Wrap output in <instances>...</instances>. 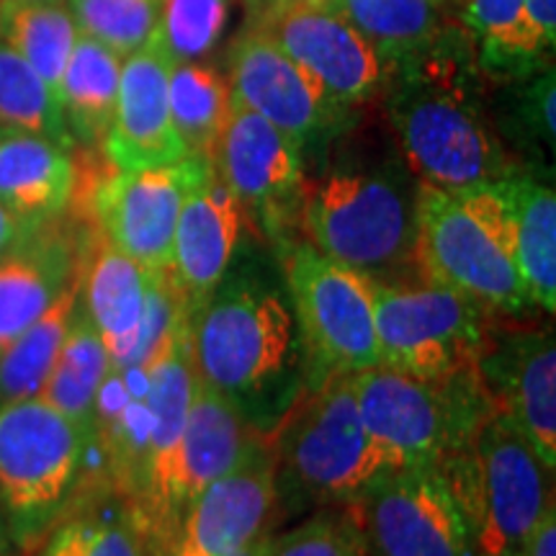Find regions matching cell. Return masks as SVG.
Returning <instances> with one entry per match:
<instances>
[{
  "label": "cell",
  "mask_w": 556,
  "mask_h": 556,
  "mask_svg": "<svg viewBox=\"0 0 556 556\" xmlns=\"http://www.w3.org/2000/svg\"><path fill=\"white\" fill-rule=\"evenodd\" d=\"M287 296L307 353L309 384L379 366L371 276L328 258L307 240L278 245ZM307 384V387H309Z\"/></svg>",
  "instance_id": "obj_9"
},
{
  "label": "cell",
  "mask_w": 556,
  "mask_h": 556,
  "mask_svg": "<svg viewBox=\"0 0 556 556\" xmlns=\"http://www.w3.org/2000/svg\"><path fill=\"white\" fill-rule=\"evenodd\" d=\"M78 34L73 13L62 0H0V39L37 70L58 99Z\"/></svg>",
  "instance_id": "obj_28"
},
{
  "label": "cell",
  "mask_w": 556,
  "mask_h": 556,
  "mask_svg": "<svg viewBox=\"0 0 556 556\" xmlns=\"http://www.w3.org/2000/svg\"><path fill=\"white\" fill-rule=\"evenodd\" d=\"M361 556H381L377 548L371 546V541H368L366 536H364V546H361Z\"/></svg>",
  "instance_id": "obj_44"
},
{
  "label": "cell",
  "mask_w": 556,
  "mask_h": 556,
  "mask_svg": "<svg viewBox=\"0 0 556 556\" xmlns=\"http://www.w3.org/2000/svg\"><path fill=\"white\" fill-rule=\"evenodd\" d=\"M492 405L510 417L546 469L556 467V348L552 330L486 332L477 361Z\"/></svg>",
  "instance_id": "obj_20"
},
{
  "label": "cell",
  "mask_w": 556,
  "mask_h": 556,
  "mask_svg": "<svg viewBox=\"0 0 556 556\" xmlns=\"http://www.w3.org/2000/svg\"><path fill=\"white\" fill-rule=\"evenodd\" d=\"M253 438L258 435L245 426L238 409L197 379L178 454L176 510L180 520L208 484L240 462Z\"/></svg>",
  "instance_id": "obj_25"
},
{
  "label": "cell",
  "mask_w": 556,
  "mask_h": 556,
  "mask_svg": "<svg viewBox=\"0 0 556 556\" xmlns=\"http://www.w3.org/2000/svg\"><path fill=\"white\" fill-rule=\"evenodd\" d=\"M353 507L381 556H475L469 528L438 464L389 471Z\"/></svg>",
  "instance_id": "obj_15"
},
{
  "label": "cell",
  "mask_w": 556,
  "mask_h": 556,
  "mask_svg": "<svg viewBox=\"0 0 556 556\" xmlns=\"http://www.w3.org/2000/svg\"><path fill=\"white\" fill-rule=\"evenodd\" d=\"M0 127L50 137L65 148L75 144L62 119V106L54 90L3 39H0Z\"/></svg>",
  "instance_id": "obj_32"
},
{
  "label": "cell",
  "mask_w": 556,
  "mask_h": 556,
  "mask_svg": "<svg viewBox=\"0 0 556 556\" xmlns=\"http://www.w3.org/2000/svg\"><path fill=\"white\" fill-rule=\"evenodd\" d=\"M336 9L394 62L451 29L448 0H336Z\"/></svg>",
  "instance_id": "obj_30"
},
{
  "label": "cell",
  "mask_w": 556,
  "mask_h": 556,
  "mask_svg": "<svg viewBox=\"0 0 556 556\" xmlns=\"http://www.w3.org/2000/svg\"><path fill=\"white\" fill-rule=\"evenodd\" d=\"M248 229L245 208L212 168L186 197L173 238L170 274L191 309L225 281Z\"/></svg>",
  "instance_id": "obj_22"
},
{
  "label": "cell",
  "mask_w": 556,
  "mask_h": 556,
  "mask_svg": "<svg viewBox=\"0 0 556 556\" xmlns=\"http://www.w3.org/2000/svg\"><path fill=\"white\" fill-rule=\"evenodd\" d=\"M111 371L106 345L93 328L86 309H75L73 323L62 340L58 361H54L50 377L41 387L39 397L58 407L62 415L88 428L93 435L96 400Z\"/></svg>",
  "instance_id": "obj_27"
},
{
  "label": "cell",
  "mask_w": 556,
  "mask_h": 556,
  "mask_svg": "<svg viewBox=\"0 0 556 556\" xmlns=\"http://www.w3.org/2000/svg\"><path fill=\"white\" fill-rule=\"evenodd\" d=\"M250 16H261L270 9H287V5H336V0H248Z\"/></svg>",
  "instance_id": "obj_41"
},
{
  "label": "cell",
  "mask_w": 556,
  "mask_h": 556,
  "mask_svg": "<svg viewBox=\"0 0 556 556\" xmlns=\"http://www.w3.org/2000/svg\"><path fill=\"white\" fill-rule=\"evenodd\" d=\"M122 60L101 41L78 34L62 73L60 106L70 137L83 148H101L106 139L119 93Z\"/></svg>",
  "instance_id": "obj_26"
},
{
  "label": "cell",
  "mask_w": 556,
  "mask_h": 556,
  "mask_svg": "<svg viewBox=\"0 0 556 556\" xmlns=\"http://www.w3.org/2000/svg\"><path fill=\"white\" fill-rule=\"evenodd\" d=\"M47 225V222H45ZM41 225L39 222H31L26 217H21V214L11 212L9 206L0 204V258H3L9 250H13L16 245H21L34 229H39Z\"/></svg>",
  "instance_id": "obj_39"
},
{
  "label": "cell",
  "mask_w": 556,
  "mask_h": 556,
  "mask_svg": "<svg viewBox=\"0 0 556 556\" xmlns=\"http://www.w3.org/2000/svg\"><path fill=\"white\" fill-rule=\"evenodd\" d=\"M212 168L245 208L255 235L276 245L291 240L307 180L302 144L232 99Z\"/></svg>",
  "instance_id": "obj_12"
},
{
  "label": "cell",
  "mask_w": 556,
  "mask_h": 556,
  "mask_svg": "<svg viewBox=\"0 0 556 556\" xmlns=\"http://www.w3.org/2000/svg\"><path fill=\"white\" fill-rule=\"evenodd\" d=\"M170 54L157 39L122 60L114 119L101 144L114 170L155 168L186 157L170 119Z\"/></svg>",
  "instance_id": "obj_21"
},
{
  "label": "cell",
  "mask_w": 556,
  "mask_h": 556,
  "mask_svg": "<svg viewBox=\"0 0 556 556\" xmlns=\"http://www.w3.org/2000/svg\"><path fill=\"white\" fill-rule=\"evenodd\" d=\"M516 266L533 304L556 309V193L526 170L451 191Z\"/></svg>",
  "instance_id": "obj_16"
},
{
  "label": "cell",
  "mask_w": 556,
  "mask_h": 556,
  "mask_svg": "<svg viewBox=\"0 0 556 556\" xmlns=\"http://www.w3.org/2000/svg\"><path fill=\"white\" fill-rule=\"evenodd\" d=\"M510 83L505 99V116L495 124L497 135H505L518 148L533 150L539 155L554 152V103H556V75L552 65L523 75Z\"/></svg>",
  "instance_id": "obj_35"
},
{
  "label": "cell",
  "mask_w": 556,
  "mask_h": 556,
  "mask_svg": "<svg viewBox=\"0 0 556 556\" xmlns=\"http://www.w3.org/2000/svg\"><path fill=\"white\" fill-rule=\"evenodd\" d=\"M351 384L368 435L394 469L441 464L492 409L479 371L426 381L371 366L351 374Z\"/></svg>",
  "instance_id": "obj_7"
},
{
  "label": "cell",
  "mask_w": 556,
  "mask_h": 556,
  "mask_svg": "<svg viewBox=\"0 0 556 556\" xmlns=\"http://www.w3.org/2000/svg\"><path fill=\"white\" fill-rule=\"evenodd\" d=\"M438 467L469 528L475 556H516L554 505V471L495 405Z\"/></svg>",
  "instance_id": "obj_3"
},
{
  "label": "cell",
  "mask_w": 556,
  "mask_h": 556,
  "mask_svg": "<svg viewBox=\"0 0 556 556\" xmlns=\"http://www.w3.org/2000/svg\"><path fill=\"white\" fill-rule=\"evenodd\" d=\"M235 0H163L155 39L173 62H201L225 37Z\"/></svg>",
  "instance_id": "obj_34"
},
{
  "label": "cell",
  "mask_w": 556,
  "mask_h": 556,
  "mask_svg": "<svg viewBox=\"0 0 556 556\" xmlns=\"http://www.w3.org/2000/svg\"><path fill=\"white\" fill-rule=\"evenodd\" d=\"M516 556H556V513L554 505L548 507L546 516L539 520V526L533 528V533L528 541L520 546Z\"/></svg>",
  "instance_id": "obj_40"
},
{
  "label": "cell",
  "mask_w": 556,
  "mask_h": 556,
  "mask_svg": "<svg viewBox=\"0 0 556 556\" xmlns=\"http://www.w3.org/2000/svg\"><path fill=\"white\" fill-rule=\"evenodd\" d=\"M276 45L315 75L340 109L361 106L384 88L389 62L336 5H287L253 16Z\"/></svg>",
  "instance_id": "obj_17"
},
{
  "label": "cell",
  "mask_w": 556,
  "mask_h": 556,
  "mask_svg": "<svg viewBox=\"0 0 556 556\" xmlns=\"http://www.w3.org/2000/svg\"><path fill=\"white\" fill-rule=\"evenodd\" d=\"M482 78L469 37L454 26L389 62L387 119L417 184L462 191L518 170L484 103Z\"/></svg>",
  "instance_id": "obj_1"
},
{
  "label": "cell",
  "mask_w": 556,
  "mask_h": 556,
  "mask_svg": "<svg viewBox=\"0 0 556 556\" xmlns=\"http://www.w3.org/2000/svg\"><path fill=\"white\" fill-rule=\"evenodd\" d=\"M274 435L276 467L317 503L356 505L394 471L361 420L351 374L312 381Z\"/></svg>",
  "instance_id": "obj_6"
},
{
  "label": "cell",
  "mask_w": 556,
  "mask_h": 556,
  "mask_svg": "<svg viewBox=\"0 0 556 556\" xmlns=\"http://www.w3.org/2000/svg\"><path fill=\"white\" fill-rule=\"evenodd\" d=\"M163 0H67L75 26L119 58L155 39Z\"/></svg>",
  "instance_id": "obj_33"
},
{
  "label": "cell",
  "mask_w": 556,
  "mask_h": 556,
  "mask_svg": "<svg viewBox=\"0 0 556 556\" xmlns=\"http://www.w3.org/2000/svg\"><path fill=\"white\" fill-rule=\"evenodd\" d=\"M11 552V536H9V523H5L3 510H0V556H9Z\"/></svg>",
  "instance_id": "obj_43"
},
{
  "label": "cell",
  "mask_w": 556,
  "mask_h": 556,
  "mask_svg": "<svg viewBox=\"0 0 556 556\" xmlns=\"http://www.w3.org/2000/svg\"><path fill=\"white\" fill-rule=\"evenodd\" d=\"M39 556H152L150 541L127 500L86 505L47 533Z\"/></svg>",
  "instance_id": "obj_31"
},
{
  "label": "cell",
  "mask_w": 556,
  "mask_h": 556,
  "mask_svg": "<svg viewBox=\"0 0 556 556\" xmlns=\"http://www.w3.org/2000/svg\"><path fill=\"white\" fill-rule=\"evenodd\" d=\"M168 103L186 155L212 160L232 106L227 75L206 62H173Z\"/></svg>",
  "instance_id": "obj_29"
},
{
  "label": "cell",
  "mask_w": 556,
  "mask_h": 556,
  "mask_svg": "<svg viewBox=\"0 0 556 556\" xmlns=\"http://www.w3.org/2000/svg\"><path fill=\"white\" fill-rule=\"evenodd\" d=\"M413 263L422 278L471 299L486 312L523 317L533 304L516 266L451 191L417 184Z\"/></svg>",
  "instance_id": "obj_10"
},
{
  "label": "cell",
  "mask_w": 556,
  "mask_h": 556,
  "mask_svg": "<svg viewBox=\"0 0 556 556\" xmlns=\"http://www.w3.org/2000/svg\"><path fill=\"white\" fill-rule=\"evenodd\" d=\"M3 131H5V129H3V127H0V135H3Z\"/></svg>",
  "instance_id": "obj_45"
},
{
  "label": "cell",
  "mask_w": 556,
  "mask_h": 556,
  "mask_svg": "<svg viewBox=\"0 0 556 556\" xmlns=\"http://www.w3.org/2000/svg\"><path fill=\"white\" fill-rule=\"evenodd\" d=\"M526 0H464L462 29L484 78L510 80L513 47Z\"/></svg>",
  "instance_id": "obj_36"
},
{
  "label": "cell",
  "mask_w": 556,
  "mask_h": 556,
  "mask_svg": "<svg viewBox=\"0 0 556 556\" xmlns=\"http://www.w3.org/2000/svg\"><path fill=\"white\" fill-rule=\"evenodd\" d=\"M86 315L106 345L111 368L148 364L191 312L170 268L142 266L103 238L83 266Z\"/></svg>",
  "instance_id": "obj_11"
},
{
  "label": "cell",
  "mask_w": 556,
  "mask_h": 556,
  "mask_svg": "<svg viewBox=\"0 0 556 556\" xmlns=\"http://www.w3.org/2000/svg\"><path fill=\"white\" fill-rule=\"evenodd\" d=\"M206 173H212V160L186 155L168 165L101 178L90 197L101 235L142 266L170 268L180 208Z\"/></svg>",
  "instance_id": "obj_14"
},
{
  "label": "cell",
  "mask_w": 556,
  "mask_h": 556,
  "mask_svg": "<svg viewBox=\"0 0 556 556\" xmlns=\"http://www.w3.org/2000/svg\"><path fill=\"white\" fill-rule=\"evenodd\" d=\"M189 317L191 312L170 330V336L163 340L150 361V433L148 448H144L142 484H139L137 500L129 505L150 541V548L155 544L157 552L165 556H173L180 528L176 510L178 454L191 394L197 387V374L191 366Z\"/></svg>",
  "instance_id": "obj_13"
},
{
  "label": "cell",
  "mask_w": 556,
  "mask_h": 556,
  "mask_svg": "<svg viewBox=\"0 0 556 556\" xmlns=\"http://www.w3.org/2000/svg\"><path fill=\"white\" fill-rule=\"evenodd\" d=\"M379 366L426 381L479 371L486 309L446 287L371 278Z\"/></svg>",
  "instance_id": "obj_8"
},
{
  "label": "cell",
  "mask_w": 556,
  "mask_h": 556,
  "mask_svg": "<svg viewBox=\"0 0 556 556\" xmlns=\"http://www.w3.org/2000/svg\"><path fill=\"white\" fill-rule=\"evenodd\" d=\"M41 227L0 258V353L24 336L80 274L73 245Z\"/></svg>",
  "instance_id": "obj_23"
},
{
  "label": "cell",
  "mask_w": 556,
  "mask_h": 556,
  "mask_svg": "<svg viewBox=\"0 0 556 556\" xmlns=\"http://www.w3.org/2000/svg\"><path fill=\"white\" fill-rule=\"evenodd\" d=\"M268 544H270V536H261L258 541H253V544L242 546L240 552L229 554V556H268Z\"/></svg>",
  "instance_id": "obj_42"
},
{
  "label": "cell",
  "mask_w": 556,
  "mask_h": 556,
  "mask_svg": "<svg viewBox=\"0 0 556 556\" xmlns=\"http://www.w3.org/2000/svg\"><path fill=\"white\" fill-rule=\"evenodd\" d=\"M364 536L356 507L345 505L270 536L268 556H361Z\"/></svg>",
  "instance_id": "obj_37"
},
{
  "label": "cell",
  "mask_w": 556,
  "mask_h": 556,
  "mask_svg": "<svg viewBox=\"0 0 556 556\" xmlns=\"http://www.w3.org/2000/svg\"><path fill=\"white\" fill-rule=\"evenodd\" d=\"M189 345L197 379L261 438L276 433L309 384L287 289L266 278H225L191 309Z\"/></svg>",
  "instance_id": "obj_2"
},
{
  "label": "cell",
  "mask_w": 556,
  "mask_h": 556,
  "mask_svg": "<svg viewBox=\"0 0 556 556\" xmlns=\"http://www.w3.org/2000/svg\"><path fill=\"white\" fill-rule=\"evenodd\" d=\"M70 150L50 137L5 129L0 135V204L39 225L60 217L78 186Z\"/></svg>",
  "instance_id": "obj_24"
},
{
  "label": "cell",
  "mask_w": 556,
  "mask_h": 556,
  "mask_svg": "<svg viewBox=\"0 0 556 556\" xmlns=\"http://www.w3.org/2000/svg\"><path fill=\"white\" fill-rule=\"evenodd\" d=\"M93 435L41 397L0 405V510L11 546L41 544L65 516Z\"/></svg>",
  "instance_id": "obj_4"
},
{
  "label": "cell",
  "mask_w": 556,
  "mask_h": 556,
  "mask_svg": "<svg viewBox=\"0 0 556 556\" xmlns=\"http://www.w3.org/2000/svg\"><path fill=\"white\" fill-rule=\"evenodd\" d=\"M276 484L274 448L266 438H253L240 462L189 505L173 556H229L266 536L278 500Z\"/></svg>",
  "instance_id": "obj_19"
},
{
  "label": "cell",
  "mask_w": 556,
  "mask_h": 556,
  "mask_svg": "<svg viewBox=\"0 0 556 556\" xmlns=\"http://www.w3.org/2000/svg\"><path fill=\"white\" fill-rule=\"evenodd\" d=\"M227 83L235 101L255 111L302 148L332 127L343 111L325 93L315 75L291 60L276 39L255 24L229 47Z\"/></svg>",
  "instance_id": "obj_18"
},
{
  "label": "cell",
  "mask_w": 556,
  "mask_h": 556,
  "mask_svg": "<svg viewBox=\"0 0 556 556\" xmlns=\"http://www.w3.org/2000/svg\"><path fill=\"white\" fill-rule=\"evenodd\" d=\"M556 47V0H526L516 47H513L510 80L552 65Z\"/></svg>",
  "instance_id": "obj_38"
},
{
  "label": "cell",
  "mask_w": 556,
  "mask_h": 556,
  "mask_svg": "<svg viewBox=\"0 0 556 556\" xmlns=\"http://www.w3.org/2000/svg\"><path fill=\"white\" fill-rule=\"evenodd\" d=\"M415 191L402 173L381 168H332L304 180L299 227L319 253L384 278L413 261Z\"/></svg>",
  "instance_id": "obj_5"
}]
</instances>
